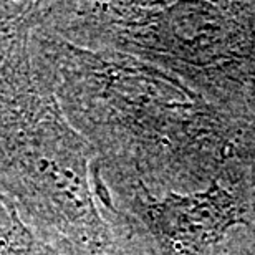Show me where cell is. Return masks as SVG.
<instances>
[{
	"label": "cell",
	"instance_id": "2",
	"mask_svg": "<svg viewBox=\"0 0 255 255\" xmlns=\"http://www.w3.org/2000/svg\"><path fill=\"white\" fill-rule=\"evenodd\" d=\"M137 186H126L125 207L164 255H214L232 227L249 226L247 207L219 182L201 192L167 194L162 199L147 197Z\"/></svg>",
	"mask_w": 255,
	"mask_h": 255
},
{
	"label": "cell",
	"instance_id": "5",
	"mask_svg": "<svg viewBox=\"0 0 255 255\" xmlns=\"http://www.w3.org/2000/svg\"><path fill=\"white\" fill-rule=\"evenodd\" d=\"M214 255H219V252H217V254H214Z\"/></svg>",
	"mask_w": 255,
	"mask_h": 255
},
{
	"label": "cell",
	"instance_id": "3",
	"mask_svg": "<svg viewBox=\"0 0 255 255\" xmlns=\"http://www.w3.org/2000/svg\"><path fill=\"white\" fill-rule=\"evenodd\" d=\"M43 12L45 2H0V76L33 66L30 45Z\"/></svg>",
	"mask_w": 255,
	"mask_h": 255
},
{
	"label": "cell",
	"instance_id": "1",
	"mask_svg": "<svg viewBox=\"0 0 255 255\" xmlns=\"http://www.w3.org/2000/svg\"><path fill=\"white\" fill-rule=\"evenodd\" d=\"M95 156L35 68L0 78V191L58 255H120L95 192Z\"/></svg>",
	"mask_w": 255,
	"mask_h": 255
},
{
	"label": "cell",
	"instance_id": "4",
	"mask_svg": "<svg viewBox=\"0 0 255 255\" xmlns=\"http://www.w3.org/2000/svg\"><path fill=\"white\" fill-rule=\"evenodd\" d=\"M0 255H58L23 221L15 204L0 191Z\"/></svg>",
	"mask_w": 255,
	"mask_h": 255
}]
</instances>
